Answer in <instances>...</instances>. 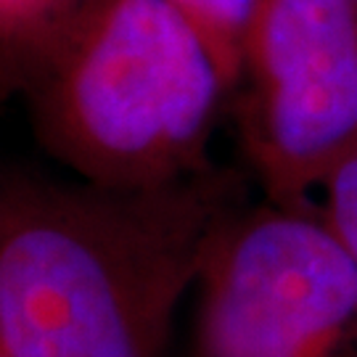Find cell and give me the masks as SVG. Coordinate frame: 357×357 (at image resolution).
Here are the masks:
<instances>
[{
	"label": "cell",
	"mask_w": 357,
	"mask_h": 357,
	"mask_svg": "<svg viewBox=\"0 0 357 357\" xmlns=\"http://www.w3.org/2000/svg\"><path fill=\"white\" fill-rule=\"evenodd\" d=\"M243 204L233 175L106 188L0 165V349L165 357L209 243Z\"/></svg>",
	"instance_id": "1"
},
{
	"label": "cell",
	"mask_w": 357,
	"mask_h": 357,
	"mask_svg": "<svg viewBox=\"0 0 357 357\" xmlns=\"http://www.w3.org/2000/svg\"><path fill=\"white\" fill-rule=\"evenodd\" d=\"M40 146L77 180L156 188L209 169L236 79L169 0H77L19 77Z\"/></svg>",
	"instance_id": "2"
},
{
	"label": "cell",
	"mask_w": 357,
	"mask_h": 357,
	"mask_svg": "<svg viewBox=\"0 0 357 357\" xmlns=\"http://www.w3.org/2000/svg\"><path fill=\"white\" fill-rule=\"evenodd\" d=\"M193 299L185 357H357V265L318 204L236 206Z\"/></svg>",
	"instance_id": "3"
},
{
	"label": "cell",
	"mask_w": 357,
	"mask_h": 357,
	"mask_svg": "<svg viewBox=\"0 0 357 357\" xmlns=\"http://www.w3.org/2000/svg\"><path fill=\"white\" fill-rule=\"evenodd\" d=\"M243 143L275 204H315L357 143V0H259L241 53Z\"/></svg>",
	"instance_id": "4"
},
{
	"label": "cell",
	"mask_w": 357,
	"mask_h": 357,
	"mask_svg": "<svg viewBox=\"0 0 357 357\" xmlns=\"http://www.w3.org/2000/svg\"><path fill=\"white\" fill-rule=\"evenodd\" d=\"M77 0H0V77L16 79Z\"/></svg>",
	"instance_id": "5"
},
{
	"label": "cell",
	"mask_w": 357,
	"mask_h": 357,
	"mask_svg": "<svg viewBox=\"0 0 357 357\" xmlns=\"http://www.w3.org/2000/svg\"><path fill=\"white\" fill-rule=\"evenodd\" d=\"M212 40L238 85L241 53L259 0H169Z\"/></svg>",
	"instance_id": "6"
},
{
	"label": "cell",
	"mask_w": 357,
	"mask_h": 357,
	"mask_svg": "<svg viewBox=\"0 0 357 357\" xmlns=\"http://www.w3.org/2000/svg\"><path fill=\"white\" fill-rule=\"evenodd\" d=\"M318 196L320 217L357 265V143L328 169Z\"/></svg>",
	"instance_id": "7"
},
{
	"label": "cell",
	"mask_w": 357,
	"mask_h": 357,
	"mask_svg": "<svg viewBox=\"0 0 357 357\" xmlns=\"http://www.w3.org/2000/svg\"><path fill=\"white\" fill-rule=\"evenodd\" d=\"M0 357H8V355H6V352H3V349H0Z\"/></svg>",
	"instance_id": "8"
}]
</instances>
